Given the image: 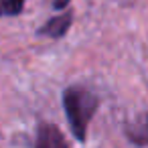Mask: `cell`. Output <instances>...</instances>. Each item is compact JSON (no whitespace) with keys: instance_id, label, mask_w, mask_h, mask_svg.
Here are the masks:
<instances>
[{"instance_id":"obj_1","label":"cell","mask_w":148,"mask_h":148,"mask_svg":"<svg viewBox=\"0 0 148 148\" xmlns=\"http://www.w3.org/2000/svg\"><path fill=\"white\" fill-rule=\"evenodd\" d=\"M97 106H99L97 97L81 85H71L63 91V108H65L71 132L79 142H83L87 138V126H89Z\"/></svg>"},{"instance_id":"obj_2","label":"cell","mask_w":148,"mask_h":148,"mask_svg":"<svg viewBox=\"0 0 148 148\" xmlns=\"http://www.w3.org/2000/svg\"><path fill=\"white\" fill-rule=\"evenodd\" d=\"M35 148H69V144L55 124H45L43 122L39 126V132H37Z\"/></svg>"},{"instance_id":"obj_3","label":"cell","mask_w":148,"mask_h":148,"mask_svg":"<svg viewBox=\"0 0 148 148\" xmlns=\"http://www.w3.org/2000/svg\"><path fill=\"white\" fill-rule=\"evenodd\" d=\"M73 23V14L71 12H63L51 21H47L41 29H39V35H47V37H53V39H59V37H65L69 27Z\"/></svg>"},{"instance_id":"obj_4","label":"cell","mask_w":148,"mask_h":148,"mask_svg":"<svg viewBox=\"0 0 148 148\" xmlns=\"http://www.w3.org/2000/svg\"><path fill=\"white\" fill-rule=\"evenodd\" d=\"M25 0H0V16H16L23 12Z\"/></svg>"},{"instance_id":"obj_5","label":"cell","mask_w":148,"mask_h":148,"mask_svg":"<svg viewBox=\"0 0 148 148\" xmlns=\"http://www.w3.org/2000/svg\"><path fill=\"white\" fill-rule=\"evenodd\" d=\"M128 136H130V140H132V142H136V144H140V146L148 144V116H146V120H144L142 128H140V130H130V132H128Z\"/></svg>"},{"instance_id":"obj_6","label":"cell","mask_w":148,"mask_h":148,"mask_svg":"<svg viewBox=\"0 0 148 148\" xmlns=\"http://www.w3.org/2000/svg\"><path fill=\"white\" fill-rule=\"evenodd\" d=\"M69 2H71V0H55V2H53V6L61 10V8H65V6H67Z\"/></svg>"}]
</instances>
